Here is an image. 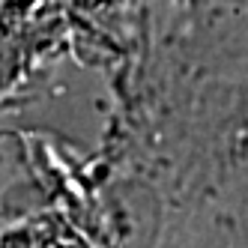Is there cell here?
Listing matches in <instances>:
<instances>
[{
    "label": "cell",
    "mask_w": 248,
    "mask_h": 248,
    "mask_svg": "<svg viewBox=\"0 0 248 248\" xmlns=\"http://www.w3.org/2000/svg\"><path fill=\"white\" fill-rule=\"evenodd\" d=\"M176 3H198V0H176Z\"/></svg>",
    "instance_id": "cell-1"
}]
</instances>
